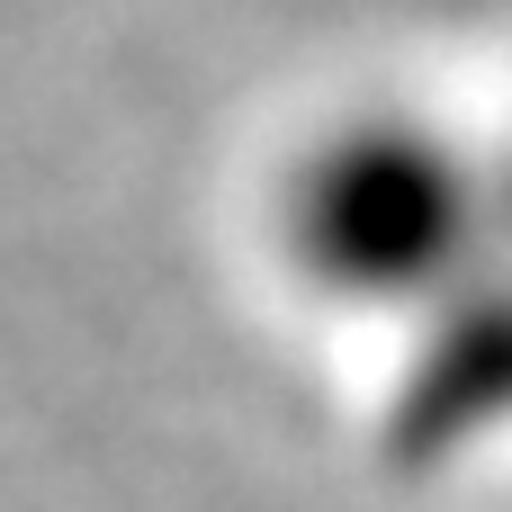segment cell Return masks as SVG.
<instances>
[{
	"instance_id": "6da1fadb",
	"label": "cell",
	"mask_w": 512,
	"mask_h": 512,
	"mask_svg": "<svg viewBox=\"0 0 512 512\" xmlns=\"http://www.w3.org/2000/svg\"><path fill=\"white\" fill-rule=\"evenodd\" d=\"M486 189L423 117H351L288 180V261L342 306H432L468 279Z\"/></svg>"
}]
</instances>
